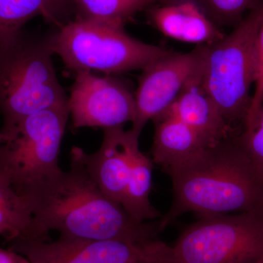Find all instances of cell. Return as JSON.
Instances as JSON below:
<instances>
[{"instance_id": "obj_14", "label": "cell", "mask_w": 263, "mask_h": 263, "mask_svg": "<svg viewBox=\"0 0 263 263\" xmlns=\"http://www.w3.org/2000/svg\"><path fill=\"white\" fill-rule=\"evenodd\" d=\"M153 122L155 135L152 160L164 171L211 147L191 128L176 118L162 114Z\"/></svg>"}, {"instance_id": "obj_16", "label": "cell", "mask_w": 263, "mask_h": 263, "mask_svg": "<svg viewBox=\"0 0 263 263\" xmlns=\"http://www.w3.org/2000/svg\"><path fill=\"white\" fill-rule=\"evenodd\" d=\"M154 162L138 149L133 157L130 177L121 205L137 222H146L162 217L152 205L149 195L152 188Z\"/></svg>"}, {"instance_id": "obj_15", "label": "cell", "mask_w": 263, "mask_h": 263, "mask_svg": "<svg viewBox=\"0 0 263 263\" xmlns=\"http://www.w3.org/2000/svg\"><path fill=\"white\" fill-rule=\"evenodd\" d=\"M72 0H0V40L22 30L37 16L60 28L72 21Z\"/></svg>"}, {"instance_id": "obj_10", "label": "cell", "mask_w": 263, "mask_h": 263, "mask_svg": "<svg viewBox=\"0 0 263 263\" xmlns=\"http://www.w3.org/2000/svg\"><path fill=\"white\" fill-rule=\"evenodd\" d=\"M203 46L187 53L171 51L143 69L135 93L131 129L141 136L145 125L164 113L200 72Z\"/></svg>"}, {"instance_id": "obj_5", "label": "cell", "mask_w": 263, "mask_h": 263, "mask_svg": "<svg viewBox=\"0 0 263 263\" xmlns=\"http://www.w3.org/2000/svg\"><path fill=\"white\" fill-rule=\"evenodd\" d=\"M53 50L72 72L108 75L143 70L171 51L131 37L123 26L81 18L55 29Z\"/></svg>"}, {"instance_id": "obj_6", "label": "cell", "mask_w": 263, "mask_h": 263, "mask_svg": "<svg viewBox=\"0 0 263 263\" xmlns=\"http://www.w3.org/2000/svg\"><path fill=\"white\" fill-rule=\"evenodd\" d=\"M69 117L66 105L19 122L0 146V181L20 195L31 183L61 171L60 148Z\"/></svg>"}, {"instance_id": "obj_12", "label": "cell", "mask_w": 263, "mask_h": 263, "mask_svg": "<svg viewBox=\"0 0 263 263\" xmlns=\"http://www.w3.org/2000/svg\"><path fill=\"white\" fill-rule=\"evenodd\" d=\"M162 114L179 119L211 146L233 137L234 127L227 122L202 86L200 70Z\"/></svg>"}, {"instance_id": "obj_11", "label": "cell", "mask_w": 263, "mask_h": 263, "mask_svg": "<svg viewBox=\"0 0 263 263\" xmlns=\"http://www.w3.org/2000/svg\"><path fill=\"white\" fill-rule=\"evenodd\" d=\"M140 136L123 127L107 128L103 129V142L96 152L88 154L75 146L70 157L82 163L101 191L121 205L130 177L133 157L140 149Z\"/></svg>"}, {"instance_id": "obj_13", "label": "cell", "mask_w": 263, "mask_h": 263, "mask_svg": "<svg viewBox=\"0 0 263 263\" xmlns=\"http://www.w3.org/2000/svg\"><path fill=\"white\" fill-rule=\"evenodd\" d=\"M152 9L151 22L166 37L180 42L209 45L226 34L208 16L196 0H166Z\"/></svg>"}, {"instance_id": "obj_25", "label": "cell", "mask_w": 263, "mask_h": 263, "mask_svg": "<svg viewBox=\"0 0 263 263\" xmlns=\"http://www.w3.org/2000/svg\"><path fill=\"white\" fill-rule=\"evenodd\" d=\"M261 205H262V208L263 209V186H262V197H261Z\"/></svg>"}, {"instance_id": "obj_7", "label": "cell", "mask_w": 263, "mask_h": 263, "mask_svg": "<svg viewBox=\"0 0 263 263\" xmlns=\"http://www.w3.org/2000/svg\"><path fill=\"white\" fill-rule=\"evenodd\" d=\"M176 263H245L263 256V209L202 216L173 247Z\"/></svg>"}, {"instance_id": "obj_2", "label": "cell", "mask_w": 263, "mask_h": 263, "mask_svg": "<svg viewBox=\"0 0 263 263\" xmlns=\"http://www.w3.org/2000/svg\"><path fill=\"white\" fill-rule=\"evenodd\" d=\"M164 171L172 181L174 200L158 221L160 231L185 213L202 217L262 209V179L235 137Z\"/></svg>"}, {"instance_id": "obj_21", "label": "cell", "mask_w": 263, "mask_h": 263, "mask_svg": "<svg viewBox=\"0 0 263 263\" xmlns=\"http://www.w3.org/2000/svg\"><path fill=\"white\" fill-rule=\"evenodd\" d=\"M254 85L255 89L252 96L247 117L253 115L263 106V17L256 42V73Z\"/></svg>"}, {"instance_id": "obj_4", "label": "cell", "mask_w": 263, "mask_h": 263, "mask_svg": "<svg viewBox=\"0 0 263 263\" xmlns=\"http://www.w3.org/2000/svg\"><path fill=\"white\" fill-rule=\"evenodd\" d=\"M263 4L219 41L202 45L200 77L204 89L230 125L245 122L256 73V42Z\"/></svg>"}, {"instance_id": "obj_3", "label": "cell", "mask_w": 263, "mask_h": 263, "mask_svg": "<svg viewBox=\"0 0 263 263\" xmlns=\"http://www.w3.org/2000/svg\"><path fill=\"white\" fill-rule=\"evenodd\" d=\"M54 32L37 34L23 29L0 40V116L5 137L29 116L67 105L53 65Z\"/></svg>"}, {"instance_id": "obj_23", "label": "cell", "mask_w": 263, "mask_h": 263, "mask_svg": "<svg viewBox=\"0 0 263 263\" xmlns=\"http://www.w3.org/2000/svg\"><path fill=\"white\" fill-rule=\"evenodd\" d=\"M245 263H263V256L262 257H257V258L252 259L248 262Z\"/></svg>"}, {"instance_id": "obj_8", "label": "cell", "mask_w": 263, "mask_h": 263, "mask_svg": "<svg viewBox=\"0 0 263 263\" xmlns=\"http://www.w3.org/2000/svg\"><path fill=\"white\" fill-rule=\"evenodd\" d=\"M8 249L31 263H176L173 247L157 239L145 243L60 238L15 240Z\"/></svg>"}, {"instance_id": "obj_1", "label": "cell", "mask_w": 263, "mask_h": 263, "mask_svg": "<svg viewBox=\"0 0 263 263\" xmlns=\"http://www.w3.org/2000/svg\"><path fill=\"white\" fill-rule=\"evenodd\" d=\"M33 218L36 239L61 238L119 240L145 243L157 240V222H137L122 205L107 197L82 163L71 158L63 170L31 183L21 193Z\"/></svg>"}, {"instance_id": "obj_26", "label": "cell", "mask_w": 263, "mask_h": 263, "mask_svg": "<svg viewBox=\"0 0 263 263\" xmlns=\"http://www.w3.org/2000/svg\"><path fill=\"white\" fill-rule=\"evenodd\" d=\"M164 1H166V0H164Z\"/></svg>"}, {"instance_id": "obj_18", "label": "cell", "mask_w": 263, "mask_h": 263, "mask_svg": "<svg viewBox=\"0 0 263 263\" xmlns=\"http://www.w3.org/2000/svg\"><path fill=\"white\" fill-rule=\"evenodd\" d=\"M160 0H72L76 18L123 26L136 13Z\"/></svg>"}, {"instance_id": "obj_24", "label": "cell", "mask_w": 263, "mask_h": 263, "mask_svg": "<svg viewBox=\"0 0 263 263\" xmlns=\"http://www.w3.org/2000/svg\"><path fill=\"white\" fill-rule=\"evenodd\" d=\"M6 137H5V135L2 133L1 129H0V146H1L3 143H5V142L6 141Z\"/></svg>"}, {"instance_id": "obj_9", "label": "cell", "mask_w": 263, "mask_h": 263, "mask_svg": "<svg viewBox=\"0 0 263 263\" xmlns=\"http://www.w3.org/2000/svg\"><path fill=\"white\" fill-rule=\"evenodd\" d=\"M75 79L67 99L72 128L123 127L136 116L135 93L113 76L95 75L86 70L73 72Z\"/></svg>"}, {"instance_id": "obj_22", "label": "cell", "mask_w": 263, "mask_h": 263, "mask_svg": "<svg viewBox=\"0 0 263 263\" xmlns=\"http://www.w3.org/2000/svg\"><path fill=\"white\" fill-rule=\"evenodd\" d=\"M0 263H31L22 254L10 249L0 247Z\"/></svg>"}, {"instance_id": "obj_20", "label": "cell", "mask_w": 263, "mask_h": 263, "mask_svg": "<svg viewBox=\"0 0 263 263\" xmlns=\"http://www.w3.org/2000/svg\"><path fill=\"white\" fill-rule=\"evenodd\" d=\"M243 126V130L235 139L252 161L263 182V106L246 118Z\"/></svg>"}, {"instance_id": "obj_17", "label": "cell", "mask_w": 263, "mask_h": 263, "mask_svg": "<svg viewBox=\"0 0 263 263\" xmlns=\"http://www.w3.org/2000/svg\"><path fill=\"white\" fill-rule=\"evenodd\" d=\"M0 236L7 243L35 240L33 218L23 197L0 181Z\"/></svg>"}, {"instance_id": "obj_19", "label": "cell", "mask_w": 263, "mask_h": 263, "mask_svg": "<svg viewBox=\"0 0 263 263\" xmlns=\"http://www.w3.org/2000/svg\"><path fill=\"white\" fill-rule=\"evenodd\" d=\"M208 16L216 24L239 23L247 12L263 4V0H196Z\"/></svg>"}]
</instances>
